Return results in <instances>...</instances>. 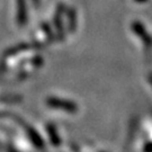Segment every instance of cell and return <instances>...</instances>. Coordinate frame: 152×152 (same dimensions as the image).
<instances>
[{"mask_svg": "<svg viewBox=\"0 0 152 152\" xmlns=\"http://www.w3.org/2000/svg\"><path fill=\"white\" fill-rule=\"evenodd\" d=\"M46 104H48V106L52 107V108L62 109V110H66V112H70V113H73L77 110L76 104L69 102V100L60 99V98L50 97L46 99Z\"/></svg>", "mask_w": 152, "mask_h": 152, "instance_id": "1", "label": "cell"}, {"mask_svg": "<svg viewBox=\"0 0 152 152\" xmlns=\"http://www.w3.org/2000/svg\"><path fill=\"white\" fill-rule=\"evenodd\" d=\"M27 22V10L25 0H17V23L22 27Z\"/></svg>", "mask_w": 152, "mask_h": 152, "instance_id": "2", "label": "cell"}, {"mask_svg": "<svg viewBox=\"0 0 152 152\" xmlns=\"http://www.w3.org/2000/svg\"><path fill=\"white\" fill-rule=\"evenodd\" d=\"M27 134L31 137V140H32V142L34 143L35 147L38 148V149H43L44 148L43 140H42V137L38 135L37 133H36V131L34 130L33 127H27Z\"/></svg>", "mask_w": 152, "mask_h": 152, "instance_id": "3", "label": "cell"}, {"mask_svg": "<svg viewBox=\"0 0 152 152\" xmlns=\"http://www.w3.org/2000/svg\"><path fill=\"white\" fill-rule=\"evenodd\" d=\"M46 130H48V134H49V136H50L51 143H52L54 147L60 145V136H59L58 132H56V130H55L54 125L48 124V126H46Z\"/></svg>", "mask_w": 152, "mask_h": 152, "instance_id": "4", "label": "cell"}, {"mask_svg": "<svg viewBox=\"0 0 152 152\" xmlns=\"http://www.w3.org/2000/svg\"><path fill=\"white\" fill-rule=\"evenodd\" d=\"M29 48H32L31 44H18L15 48H11L10 50H8V52L6 53V56H10V55H15L19 52H23V51H26Z\"/></svg>", "mask_w": 152, "mask_h": 152, "instance_id": "5", "label": "cell"}, {"mask_svg": "<svg viewBox=\"0 0 152 152\" xmlns=\"http://www.w3.org/2000/svg\"><path fill=\"white\" fill-rule=\"evenodd\" d=\"M60 11L56 12V16L54 18V24H55V27L58 29V35H59V38L62 39L63 38V28H62V25H61V19H60Z\"/></svg>", "mask_w": 152, "mask_h": 152, "instance_id": "6", "label": "cell"}, {"mask_svg": "<svg viewBox=\"0 0 152 152\" xmlns=\"http://www.w3.org/2000/svg\"><path fill=\"white\" fill-rule=\"evenodd\" d=\"M42 28L44 29L45 34L48 35V37H50V39H53V34L51 33V28L48 26V24H46V23H43V25H42Z\"/></svg>", "mask_w": 152, "mask_h": 152, "instance_id": "7", "label": "cell"}, {"mask_svg": "<svg viewBox=\"0 0 152 152\" xmlns=\"http://www.w3.org/2000/svg\"><path fill=\"white\" fill-rule=\"evenodd\" d=\"M33 1V4H34V6L37 8L38 6H39V4H41V0H32Z\"/></svg>", "mask_w": 152, "mask_h": 152, "instance_id": "8", "label": "cell"}]
</instances>
